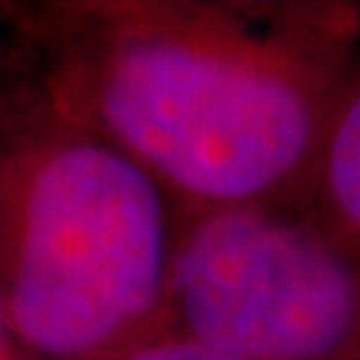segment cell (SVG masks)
<instances>
[{
	"label": "cell",
	"instance_id": "obj_4",
	"mask_svg": "<svg viewBox=\"0 0 360 360\" xmlns=\"http://www.w3.org/2000/svg\"><path fill=\"white\" fill-rule=\"evenodd\" d=\"M300 207L360 252V75L333 108Z\"/></svg>",
	"mask_w": 360,
	"mask_h": 360
},
{
	"label": "cell",
	"instance_id": "obj_2",
	"mask_svg": "<svg viewBox=\"0 0 360 360\" xmlns=\"http://www.w3.org/2000/svg\"><path fill=\"white\" fill-rule=\"evenodd\" d=\"M162 186L123 150L72 144L33 177L13 276L15 330L54 357L135 342L172 300Z\"/></svg>",
	"mask_w": 360,
	"mask_h": 360
},
{
	"label": "cell",
	"instance_id": "obj_1",
	"mask_svg": "<svg viewBox=\"0 0 360 360\" xmlns=\"http://www.w3.org/2000/svg\"><path fill=\"white\" fill-rule=\"evenodd\" d=\"M342 37L135 25L108 51L96 105L117 150L156 184L219 207L300 205L340 103Z\"/></svg>",
	"mask_w": 360,
	"mask_h": 360
},
{
	"label": "cell",
	"instance_id": "obj_5",
	"mask_svg": "<svg viewBox=\"0 0 360 360\" xmlns=\"http://www.w3.org/2000/svg\"><path fill=\"white\" fill-rule=\"evenodd\" d=\"M120 360H243V357H234L229 352H219V348H210L180 333V336H162V340L144 342L132 348L129 354H123Z\"/></svg>",
	"mask_w": 360,
	"mask_h": 360
},
{
	"label": "cell",
	"instance_id": "obj_3",
	"mask_svg": "<svg viewBox=\"0 0 360 360\" xmlns=\"http://www.w3.org/2000/svg\"><path fill=\"white\" fill-rule=\"evenodd\" d=\"M172 303L184 336L243 360H360V252L300 205L205 210Z\"/></svg>",
	"mask_w": 360,
	"mask_h": 360
}]
</instances>
